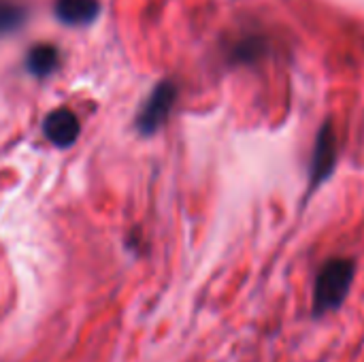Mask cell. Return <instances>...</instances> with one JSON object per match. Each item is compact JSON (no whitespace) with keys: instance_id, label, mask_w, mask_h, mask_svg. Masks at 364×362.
<instances>
[{"instance_id":"6da1fadb","label":"cell","mask_w":364,"mask_h":362,"mask_svg":"<svg viewBox=\"0 0 364 362\" xmlns=\"http://www.w3.org/2000/svg\"><path fill=\"white\" fill-rule=\"evenodd\" d=\"M356 277V262L352 258H331L322 265L314 286V316L337 312L350 297Z\"/></svg>"},{"instance_id":"7a4b0ae2","label":"cell","mask_w":364,"mask_h":362,"mask_svg":"<svg viewBox=\"0 0 364 362\" xmlns=\"http://www.w3.org/2000/svg\"><path fill=\"white\" fill-rule=\"evenodd\" d=\"M337 166V134L331 122H324L316 134L314 154L309 162V194H314L322 183H326Z\"/></svg>"},{"instance_id":"3957f363","label":"cell","mask_w":364,"mask_h":362,"mask_svg":"<svg viewBox=\"0 0 364 362\" xmlns=\"http://www.w3.org/2000/svg\"><path fill=\"white\" fill-rule=\"evenodd\" d=\"M175 94H177V87L173 81H160L151 90L141 113L136 115V126L143 134H151L164 124V119L168 117V111L175 102Z\"/></svg>"},{"instance_id":"277c9868","label":"cell","mask_w":364,"mask_h":362,"mask_svg":"<svg viewBox=\"0 0 364 362\" xmlns=\"http://www.w3.org/2000/svg\"><path fill=\"white\" fill-rule=\"evenodd\" d=\"M81 130L79 117L73 109L68 107H55L53 111H49L45 115L43 122V132L49 139L51 145L55 147H68L77 141Z\"/></svg>"},{"instance_id":"5b68a950","label":"cell","mask_w":364,"mask_h":362,"mask_svg":"<svg viewBox=\"0 0 364 362\" xmlns=\"http://www.w3.org/2000/svg\"><path fill=\"white\" fill-rule=\"evenodd\" d=\"M100 9V0H53V11L60 19L81 23L92 19Z\"/></svg>"},{"instance_id":"8992f818","label":"cell","mask_w":364,"mask_h":362,"mask_svg":"<svg viewBox=\"0 0 364 362\" xmlns=\"http://www.w3.org/2000/svg\"><path fill=\"white\" fill-rule=\"evenodd\" d=\"M55 62H58V47L53 43H45V41L43 43H36L26 53V64L36 75L49 73Z\"/></svg>"},{"instance_id":"52a82bcc","label":"cell","mask_w":364,"mask_h":362,"mask_svg":"<svg viewBox=\"0 0 364 362\" xmlns=\"http://www.w3.org/2000/svg\"><path fill=\"white\" fill-rule=\"evenodd\" d=\"M23 13V4L19 0H0V32L17 26Z\"/></svg>"}]
</instances>
